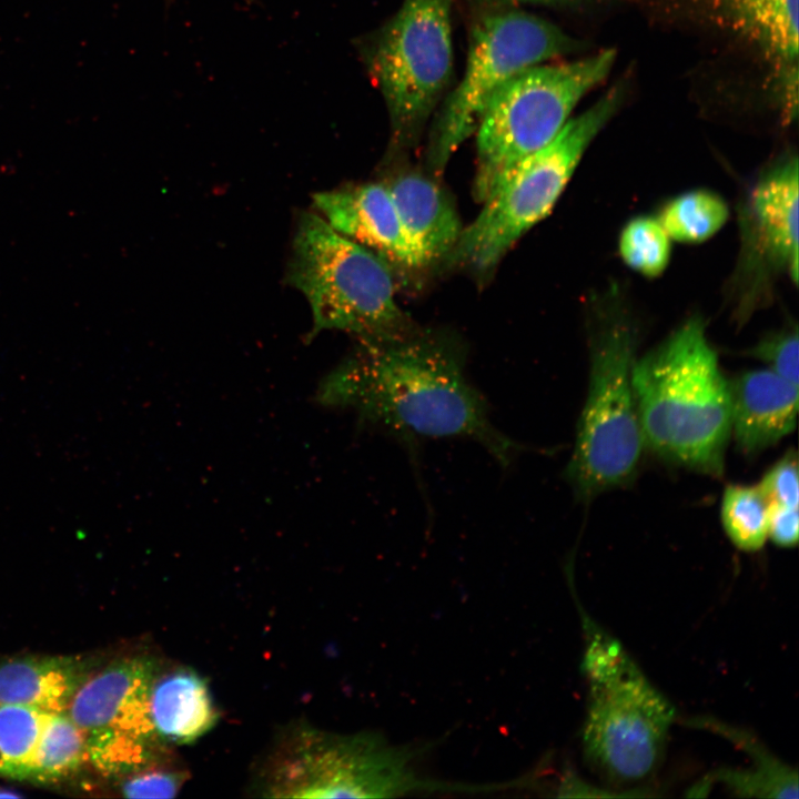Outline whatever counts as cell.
Masks as SVG:
<instances>
[{
  "instance_id": "18",
  "label": "cell",
  "mask_w": 799,
  "mask_h": 799,
  "mask_svg": "<svg viewBox=\"0 0 799 799\" xmlns=\"http://www.w3.org/2000/svg\"><path fill=\"white\" fill-rule=\"evenodd\" d=\"M735 30L781 68L788 95L797 101L798 0H721Z\"/></svg>"
},
{
  "instance_id": "1",
  "label": "cell",
  "mask_w": 799,
  "mask_h": 799,
  "mask_svg": "<svg viewBox=\"0 0 799 799\" xmlns=\"http://www.w3.org/2000/svg\"><path fill=\"white\" fill-rule=\"evenodd\" d=\"M321 400L401 439H471L503 467L524 451L493 423L485 397L466 376L463 347L417 328L393 340L360 341L324 381Z\"/></svg>"
},
{
  "instance_id": "19",
  "label": "cell",
  "mask_w": 799,
  "mask_h": 799,
  "mask_svg": "<svg viewBox=\"0 0 799 799\" xmlns=\"http://www.w3.org/2000/svg\"><path fill=\"white\" fill-rule=\"evenodd\" d=\"M88 760L82 731L67 711L49 714L27 780L48 782L74 772Z\"/></svg>"
},
{
  "instance_id": "20",
  "label": "cell",
  "mask_w": 799,
  "mask_h": 799,
  "mask_svg": "<svg viewBox=\"0 0 799 799\" xmlns=\"http://www.w3.org/2000/svg\"><path fill=\"white\" fill-rule=\"evenodd\" d=\"M727 203L709 190L682 193L665 204L658 221L670 239L700 243L714 236L727 222Z\"/></svg>"
},
{
  "instance_id": "21",
  "label": "cell",
  "mask_w": 799,
  "mask_h": 799,
  "mask_svg": "<svg viewBox=\"0 0 799 799\" xmlns=\"http://www.w3.org/2000/svg\"><path fill=\"white\" fill-rule=\"evenodd\" d=\"M769 510L770 502L758 485H727L720 520L729 540L742 552L761 549L768 539Z\"/></svg>"
},
{
  "instance_id": "14",
  "label": "cell",
  "mask_w": 799,
  "mask_h": 799,
  "mask_svg": "<svg viewBox=\"0 0 799 799\" xmlns=\"http://www.w3.org/2000/svg\"><path fill=\"white\" fill-rule=\"evenodd\" d=\"M757 254L798 281V160L788 156L756 182L748 204Z\"/></svg>"
},
{
  "instance_id": "24",
  "label": "cell",
  "mask_w": 799,
  "mask_h": 799,
  "mask_svg": "<svg viewBox=\"0 0 799 799\" xmlns=\"http://www.w3.org/2000/svg\"><path fill=\"white\" fill-rule=\"evenodd\" d=\"M186 780L173 754L125 776L120 791L127 798H172Z\"/></svg>"
},
{
  "instance_id": "10",
  "label": "cell",
  "mask_w": 799,
  "mask_h": 799,
  "mask_svg": "<svg viewBox=\"0 0 799 799\" xmlns=\"http://www.w3.org/2000/svg\"><path fill=\"white\" fill-rule=\"evenodd\" d=\"M568 39L549 22L525 12L485 19L469 45L465 72L444 104L427 149V165L443 172L459 145L475 133L492 97L528 68L552 60L568 48Z\"/></svg>"
},
{
  "instance_id": "5",
  "label": "cell",
  "mask_w": 799,
  "mask_h": 799,
  "mask_svg": "<svg viewBox=\"0 0 799 799\" xmlns=\"http://www.w3.org/2000/svg\"><path fill=\"white\" fill-rule=\"evenodd\" d=\"M583 669L588 705L583 728L587 762L617 785L643 781L657 768L675 708L619 641L588 628Z\"/></svg>"
},
{
  "instance_id": "17",
  "label": "cell",
  "mask_w": 799,
  "mask_h": 799,
  "mask_svg": "<svg viewBox=\"0 0 799 799\" xmlns=\"http://www.w3.org/2000/svg\"><path fill=\"white\" fill-rule=\"evenodd\" d=\"M94 671V663L80 656L7 659L0 663V704L50 714L67 711L77 690Z\"/></svg>"
},
{
  "instance_id": "28",
  "label": "cell",
  "mask_w": 799,
  "mask_h": 799,
  "mask_svg": "<svg viewBox=\"0 0 799 799\" xmlns=\"http://www.w3.org/2000/svg\"><path fill=\"white\" fill-rule=\"evenodd\" d=\"M1 797H18V793L0 788V798Z\"/></svg>"
},
{
  "instance_id": "4",
  "label": "cell",
  "mask_w": 799,
  "mask_h": 799,
  "mask_svg": "<svg viewBox=\"0 0 799 799\" xmlns=\"http://www.w3.org/2000/svg\"><path fill=\"white\" fill-rule=\"evenodd\" d=\"M392 267L315 211L300 214L286 281L309 302L314 334L338 330L373 342L415 331L395 299Z\"/></svg>"
},
{
  "instance_id": "9",
  "label": "cell",
  "mask_w": 799,
  "mask_h": 799,
  "mask_svg": "<svg viewBox=\"0 0 799 799\" xmlns=\"http://www.w3.org/2000/svg\"><path fill=\"white\" fill-rule=\"evenodd\" d=\"M452 67L449 0H404L384 28L373 58L394 149L416 141L449 81Z\"/></svg>"
},
{
  "instance_id": "11",
  "label": "cell",
  "mask_w": 799,
  "mask_h": 799,
  "mask_svg": "<svg viewBox=\"0 0 799 799\" xmlns=\"http://www.w3.org/2000/svg\"><path fill=\"white\" fill-rule=\"evenodd\" d=\"M160 663L149 654L117 658L70 701L67 712L83 734L88 760L101 772L127 776L172 754L148 712L149 685Z\"/></svg>"
},
{
  "instance_id": "7",
  "label": "cell",
  "mask_w": 799,
  "mask_h": 799,
  "mask_svg": "<svg viewBox=\"0 0 799 799\" xmlns=\"http://www.w3.org/2000/svg\"><path fill=\"white\" fill-rule=\"evenodd\" d=\"M613 50L565 64H538L500 88L485 107L476 134L473 196L482 203L526 156L549 143L579 100L609 72Z\"/></svg>"
},
{
  "instance_id": "25",
  "label": "cell",
  "mask_w": 799,
  "mask_h": 799,
  "mask_svg": "<svg viewBox=\"0 0 799 799\" xmlns=\"http://www.w3.org/2000/svg\"><path fill=\"white\" fill-rule=\"evenodd\" d=\"M797 328L780 331L763 337L750 350V355L768 365V368L799 384V342Z\"/></svg>"
},
{
  "instance_id": "12",
  "label": "cell",
  "mask_w": 799,
  "mask_h": 799,
  "mask_svg": "<svg viewBox=\"0 0 799 799\" xmlns=\"http://www.w3.org/2000/svg\"><path fill=\"white\" fill-rule=\"evenodd\" d=\"M312 199L315 212L342 235L392 266L421 269L385 183L345 185L318 192Z\"/></svg>"
},
{
  "instance_id": "26",
  "label": "cell",
  "mask_w": 799,
  "mask_h": 799,
  "mask_svg": "<svg viewBox=\"0 0 799 799\" xmlns=\"http://www.w3.org/2000/svg\"><path fill=\"white\" fill-rule=\"evenodd\" d=\"M770 504L798 507L799 477L797 452L789 449L762 476L758 484Z\"/></svg>"
},
{
  "instance_id": "22",
  "label": "cell",
  "mask_w": 799,
  "mask_h": 799,
  "mask_svg": "<svg viewBox=\"0 0 799 799\" xmlns=\"http://www.w3.org/2000/svg\"><path fill=\"white\" fill-rule=\"evenodd\" d=\"M49 714L27 706L0 704V776L27 779Z\"/></svg>"
},
{
  "instance_id": "27",
  "label": "cell",
  "mask_w": 799,
  "mask_h": 799,
  "mask_svg": "<svg viewBox=\"0 0 799 799\" xmlns=\"http://www.w3.org/2000/svg\"><path fill=\"white\" fill-rule=\"evenodd\" d=\"M798 507L770 504L768 538L780 547H792L798 542Z\"/></svg>"
},
{
  "instance_id": "6",
  "label": "cell",
  "mask_w": 799,
  "mask_h": 799,
  "mask_svg": "<svg viewBox=\"0 0 799 799\" xmlns=\"http://www.w3.org/2000/svg\"><path fill=\"white\" fill-rule=\"evenodd\" d=\"M620 100L621 90H610L568 120L549 143L518 162L482 202L446 259L481 276L495 270L510 247L549 214Z\"/></svg>"
},
{
  "instance_id": "13",
  "label": "cell",
  "mask_w": 799,
  "mask_h": 799,
  "mask_svg": "<svg viewBox=\"0 0 799 799\" xmlns=\"http://www.w3.org/2000/svg\"><path fill=\"white\" fill-rule=\"evenodd\" d=\"M729 386L731 436L745 455L766 451L795 429L798 385L765 368L744 372Z\"/></svg>"
},
{
  "instance_id": "2",
  "label": "cell",
  "mask_w": 799,
  "mask_h": 799,
  "mask_svg": "<svg viewBox=\"0 0 799 799\" xmlns=\"http://www.w3.org/2000/svg\"><path fill=\"white\" fill-rule=\"evenodd\" d=\"M633 391L645 447L667 463L724 474L730 386L700 318L686 321L635 361Z\"/></svg>"
},
{
  "instance_id": "23",
  "label": "cell",
  "mask_w": 799,
  "mask_h": 799,
  "mask_svg": "<svg viewBox=\"0 0 799 799\" xmlns=\"http://www.w3.org/2000/svg\"><path fill=\"white\" fill-rule=\"evenodd\" d=\"M618 249L623 261L646 277L664 273L670 260V237L658 219L640 215L621 230Z\"/></svg>"
},
{
  "instance_id": "8",
  "label": "cell",
  "mask_w": 799,
  "mask_h": 799,
  "mask_svg": "<svg viewBox=\"0 0 799 799\" xmlns=\"http://www.w3.org/2000/svg\"><path fill=\"white\" fill-rule=\"evenodd\" d=\"M411 757L374 734L336 735L299 725L265 759L256 789L267 798H378L432 789V781L412 770Z\"/></svg>"
},
{
  "instance_id": "3",
  "label": "cell",
  "mask_w": 799,
  "mask_h": 799,
  "mask_svg": "<svg viewBox=\"0 0 799 799\" xmlns=\"http://www.w3.org/2000/svg\"><path fill=\"white\" fill-rule=\"evenodd\" d=\"M619 304L596 310L589 327L587 393L565 469L585 503L629 484L645 447L633 391L638 330Z\"/></svg>"
},
{
  "instance_id": "16",
  "label": "cell",
  "mask_w": 799,
  "mask_h": 799,
  "mask_svg": "<svg viewBox=\"0 0 799 799\" xmlns=\"http://www.w3.org/2000/svg\"><path fill=\"white\" fill-rule=\"evenodd\" d=\"M148 712L158 737L171 747L194 742L219 717L208 684L198 672L162 663L149 685Z\"/></svg>"
},
{
  "instance_id": "15",
  "label": "cell",
  "mask_w": 799,
  "mask_h": 799,
  "mask_svg": "<svg viewBox=\"0 0 799 799\" xmlns=\"http://www.w3.org/2000/svg\"><path fill=\"white\" fill-rule=\"evenodd\" d=\"M419 267L446 259L463 226L452 199L433 178L404 172L385 182Z\"/></svg>"
}]
</instances>
